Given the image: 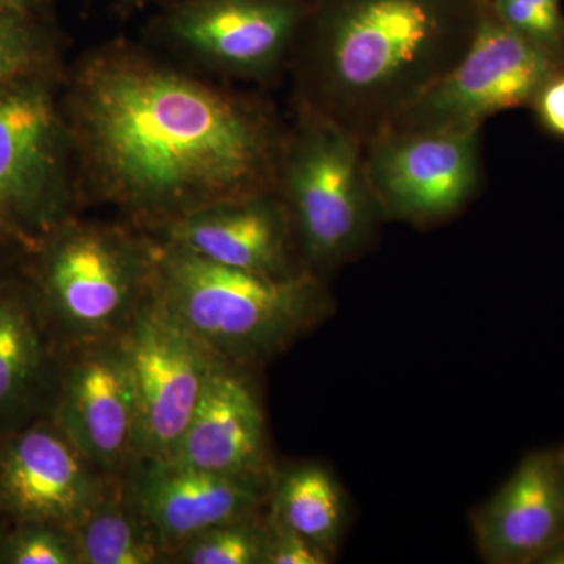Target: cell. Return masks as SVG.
I'll return each instance as SVG.
<instances>
[{"label":"cell","mask_w":564,"mask_h":564,"mask_svg":"<svg viewBox=\"0 0 564 564\" xmlns=\"http://www.w3.org/2000/svg\"><path fill=\"white\" fill-rule=\"evenodd\" d=\"M68 128L95 192L158 229L278 191L284 135L262 106L143 52L110 47L84 62Z\"/></svg>","instance_id":"cell-1"},{"label":"cell","mask_w":564,"mask_h":564,"mask_svg":"<svg viewBox=\"0 0 564 564\" xmlns=\"http://www.w3.org/2000/svg\"><path fill=\"white\" fill-rule=\"evenodd\" d=\"M448 0H334L300 51L302 102L369 141L466 54L481 14Z\"/></svg>","instance_id":"cell-2"},{"label":"cell","mask_w":564,"mask_h":564,"mask_svg":"<svg viewBox=\"0 0 564 564\" xmlns=\"http://www.w3.org/2000/svg\"><path fill=\"white\" fill-rule=\"evenodd\" d=\"M151 292L215 356L240 369L276 358L334 311L325 280L310 270L263 276L163 239L154 242Z\"/></svg>","instance_id":"cell-3"},{"label":"cell","mask_w":564,"mask_h":564,"mask_svg":"<svg viewBox=\"0 0 564 564\" xmlns=\"http://www.w3.org/2000/svg\"><path fill=\"white\" fill-rule=\"evenodd\" d=\"M282 141L278 193L304 269L318 276L361 256L381 220L358 135L300 102Z\"/></svg>","instance_id":"cell-4"},{"label":"cell","mask_w":564,"mask_h":564,"mask_svg":"<svg viewBox=\"0 0 564 564\" xmlns=\"http://www.w3.org/2000/svg\"><path fill=\"white\" fill-rule=\"evenodd\" d=\"M154 242L113 226L63 225L43 243L44 306L77 348L120 337L151 292Z\"/></svg>","instance_id":"cell-5"},{"label":"cell","mask_w":564,"mask_h":564,"mask_svg":"<svg viewBox=\"0 0 564 564\" xmlns=\"http://www.w3.org/2000/svg\"><path fill=\"white\" fill-rule=\"evenodd\" d=\"M39 77L0 84V232L29 247L65 225L68 124Z\"/></svg>","instance_id":"cell-6"},{"label":"cell","mask_w":564,"mask_h":564,"mask_svg":"<svg viewBox=\"0 0 564 564\" xmlns=\"http://www.w3.org/2000/svg\"><path fill=\"white\" fill-rule=\"evenodd\" d=\"M564 57L524 39L486 6L466 54L383 131L470 132L500 111L530 106Z\"/></svg>","instance_id":"cell-7"},{"label":"cell","mask_w":564,"mask_h":564,"mask_svg":"<svg viewBox=\"0 0 564 564\" xmlns=\"http://www.w3.org/2000/svg\"><path fill=\"white\" fill-rule=\"evenodd\" d=\"M121 336L139 397L135 459H169L221 359L152 292Z\"/></svg>","instance_id":"cell-8"},{"label":"cell","mask_w":564,"mask_h":564,"mask_svg":"<svg viewBox=\"0 0 564 564\" xmlns=\"http://www.w3.org/2000/svg\"><path fill=\"white\" fill-rule=\"evenodd\" d=\"M364 148L375 198L392 220H447L470 202L481 180L480 131H381Z\"/></svg>","instance_id":"cell-9"},{"label":"cell","mask_w":564,"mask_h":564,"mask_svg":"<svg viewBox=\"0 0 564 564\" xmlns=\"http://www.w3.org/2000/svg\"><path fill=\"white\" fill-rule=\"evenodd\" d=\"M54 422L96 469L124 477L137 456L140 415L122 336L79 347L63 377Z\"/></svg>","instance_id":"cell-10"},{"label":"cell","mask_w":564,"mask_h":564,"mask_svg":"<svg viewBox=\"0 0 564 564\" xmlns=\"http://www.w3.org/2000/svg\"><path fill=\"white\" fill-rule=\"evenodd\" d=\"M110 480L55 422L11 433L0 445V510L17 524L44 522L73 530Z\"/></svg>","instance_id":"cell-11"},{"label":"cell","mask_w":564,"mask_h":564,"mask_svg":"<svg viewBox=\"0 0 564 564\" xmlns=\"http://www.w3.org/2000/svg\"><path fill=\"white\" fill-rule=\"evenodd\" d=\"M126 488L144 521L170 554L212 527L261 514L272 480L234 477L184 466L172 459H133Z\"/></svg>","instance_id":"cell-12"},{"label":"cell","mask_w":564,"mask_h":564,"mask_svg":"<svg viewBox=\"0 0 564 564\" xmlns=\"http://www.w3.org/2000/svg\"><path fill=\"white\" fill-rule=\"evenodd\" d=\"M302 20L295 0H192L173 14L169 32L204 65L254 79L288 57Z\"/></svg>","instance_id":"cell-13"},{"label":"cell","mask_w":564,"mask_h":564,"mask_svg":"<svg viewBox=\"0 0 564 564\" xmlns=\"http://www.w3.org/2000/svg\"><path fill=\"white\" fill-rule=\"evenodd\" d=\"M489 564H536L564 536V462L558 448L525 456L470 518Z\"/></svg>","instance_id":"cell-14"},{"label":"cell","mask_w":564,"mask_h":564,"mask_svg":"<svg viewBox=\"0 0 564 564\" xmlns=\"http://www.w3.org/2000/svg\"><path fill=\"white\" fill-rule=\"evenodd\" d=\"M159 231L163 240L243 272L288 278L306 270L278 191L212 204Z\"/></svg>","instance_id":"cell-15"},{"label":"cell","mask_w":564,"mask_h":564,"mask_svg":"<svg viewBox=\"0 0 564 564\" xmlns=\"http://www.w3.org/2000/svg\"><path fill=\"white\" fill-rule=\"evenodd\" d=\"M245 369L220 361L169 459L207 473L272 480L267 423Z\"/></svg>","instance_id":"cell-16"},{"label":"cell","mask_w":564,"mask_h":564,"mask_svg":"<svg viewBox=\"0 0 564 564\" xmlns=\"http://www.w3.org/2000/svg\"><path fill=\"white\" fill-rule=\"evenodd\" d=\"M70 533L79 564L170 563L169 552L133 505L124 478H111Z\"/></svg>","instance_id":"cell-17"},{"label":"cell","mask_w":564,"mask_h":564,"mask_svg":"<svg viewBox=\"0 0 564 564\" xmlns=\"http://www.w3.org/2000/svg\"><path fill=\"white\" fill-rule=\"evenodd\" d=\"M46 372L39 313L22 293L0 291V434L28 411Z\"/></svg>","instance_id":"cell-18"},{"label":"cell","mask_w":564,"mask_h":564,"mask_svg":"<svg viewBox=\"0 0 564 564\" xmlns=\"http://www.w3.org/2000/svg\"><path fill=\"white\" fill-rule=\"evenodd\" d=\"M269 513L336 556L348 522L347 499L336 478L317 464L274 473Z\"/></svg>","instance_id":"cell-19"},{"label":"cell","mask_w":564,"mask_h":564,"mask_svg":"<svg viewBox=\"0 0 564 564\" xmlns=\"http://www.w3.org/2000/svg\"><path fill=\"white\" fill-rule=\"evenodd\" d=\"M267 510L215 525L174 549L172 563L265 564Z\"/></svg>","instance_id":"cell-20"},{"label":"cell","mask_w":564,"mask_h":564,"mask_svg":"<svg viewBox=\"0 0 564 564\" xmlns=\"http://www.w3.org/2000/svg\"><path fill=\"white\" fill-rule=\"evenodd\" d=\"M488 6L508 29L564 57L562 0H488Z\"/></svg>","instance_id":"cell-21"},{"label":"cell","mask_w":564,"mask_h":564,"mask_svg":"<svg viewBox=\"0 0 564 564\" xmlns=\"http://www.w3.org/2000/svg\"><path fill=\"white\" fill-rule=\"evenodd\" d=\"M2 563L79 564V560L70 530L44 522H20L6 534Z\"/></svg>","instance_id":"cell-22"},{"label":"cell","mask_w":564,"mask_h":564,"mask_svg":"<svg viewBox=\"0 0 564 564\" xmlns=\"http://www.w3.org/2000/svg\"><path fill=\"white\" fill-rule=\"evenodd\" d=\"M47 54L31 14L0 10V84L36 76Z\"/></svg>","instance_id":"cell-23"},{"label":"cell","mask_w":564,"mask_h":564,"mask_svg":"<svg viewBox=\"0 0 564 564\" xmlns=\"http://www.w3.org/2000/svg\"><path fill=\"white\" fill-rule=\"evenodd\" d=\"M333 556L313 541L282 524L267 507L265 564H328Z\"/></svg>","instance_id":"cell-24"},{"label":"cell","mask_w":564,"mask_h":564,"mask_svg":"<svg viewBox=\"0 0 564 564\" xmlns=\"http://www.w3.org/2000/svg\"><path fill=\"white\" fill-rule=\"evenodd\" d=\"M530 107L545 132L564 140V63L541 85Z\"/></svg>","instance_id":"cell-25"},{"label":"cell","mask_w":564,"mask_h":564,"mask_svg":"<svg viewBox=\"0 0 564 564\" xmlns=\"http://www.w3.org/2000/svg\"><path fill=\"white\" fill-rule=\"evenodd\" d=\"M39 2L40 0H0V10L31 14Z\"/></svg>","instance_id":"cell-26"},{"label":"cell","mask_w":564,"mask_h":564,"mask_svg":"<svg viewBox=\"0 0 564 564\" xmlns=\"http://www.w3.org/2000/svg\"><path fill=\"white\" fill-rule=\"evenodd\" d=\"M536 564H564V536L562 540L556 541V543L538 560Z\"/></svg>","instance_id":"cell-27"},{"label":"cell","mask_w":564,"mask_h":564,"mask_svg":"<svg viewBox=\"0 0 564 564\" xmlns=\"http://www.w3.org/2000/svg\"><path fill=\"white\" fill-rule=\"evenodd\" d=\"M6 534L3 533V530L0 529V563H2V549H3V541H6Z\"/></svg>","instance_id":"cell-28"},{"label":"cell","mask_w":564,"mask_h":564,"mask_svg":"<svg viewBox=\"0 0 564 564\" xmlns=\"http://www.w3.org/2000/svg\"><path fill=\"white\" fill-rule=\"evenodd\" d=\"M558 454H560V456H562L563 462H564V445H563V447H558Z\"/></svg>","instance_id":"cell-29"},{"label":"cell","mask_w":564,"mask_h":564,"mask_svg":"<svg viewBox=\"0 0 564 564\" xmlns=\"http://www.w3.org/2000/svg\"><path fill=\"white\" fill-rule=\"evenodd\" d=\"M485 2H488V0H485Z\"/></svg>","instance_id":"cell-30"}]
</instances>
